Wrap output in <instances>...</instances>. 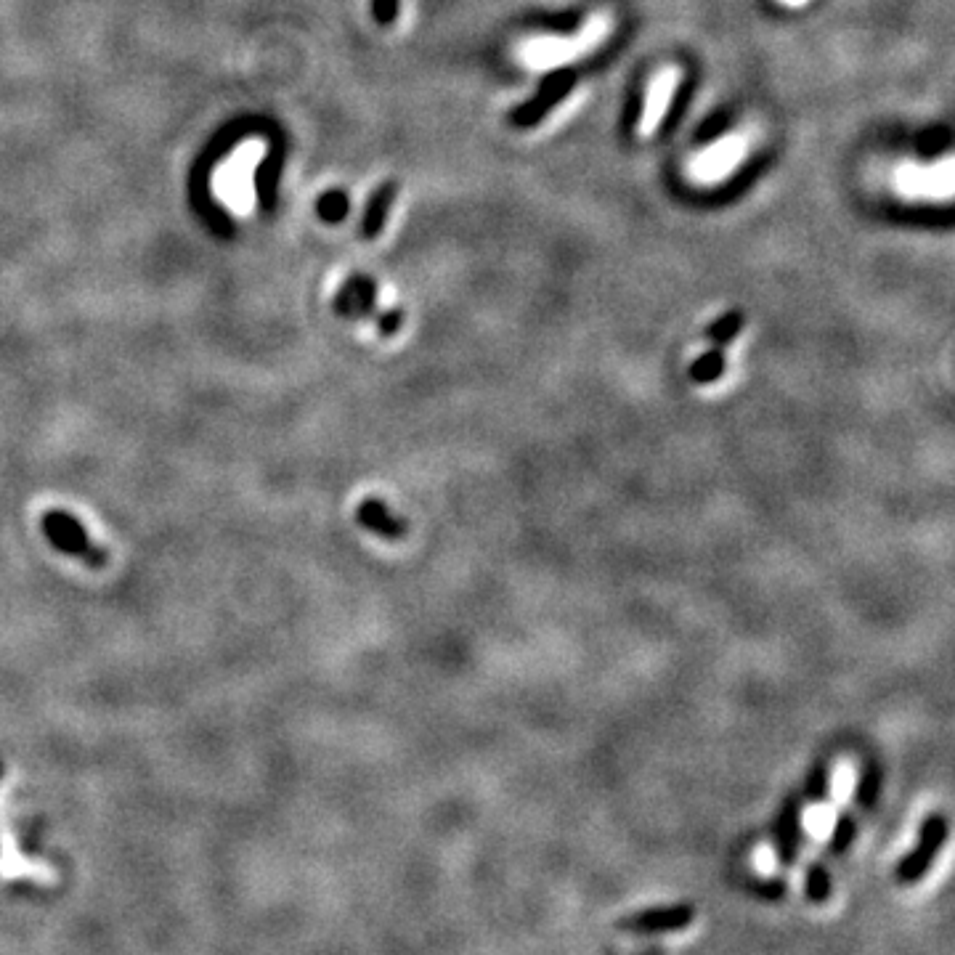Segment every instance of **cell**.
I'll return each instance as SVG.
<instances>
[{
	"instance_id": "cell-1",
	"label": "cell",
	"mask_w": 955,
	"mask_h": 955,
	"mask_svg": "<svg viewBox=\"0 0 955 955\" xmlns=\"http://www.w3.org/2000/svg\"><path fill=\"white\" fill-rule=\"evenodd\" d=\"M268 152V144L263 138H247L215 168L213 173V194L229 213L250 215L258 205L255 194V170L263 162Z\"/></svg>"
},
{
	"instance_id": "cell-2",
	"label": "cell",
	"mask_w": 955,
	"mask_h": 955,
	"mask_svg": "<svg viewBox=\"0 0 955 955\" xmlns=\"http://www.w3.org/2000/svg\"><path fill=\"white\" fill-rule=\"evenodd\" d=\"M40 531L46 536V542L54 547L56 552H62L67 558L80 560L83 566L99 571L109 563V550H104L101 544H96L88 534V528L62 507H51L43 512L40 518Z\"/></svg>"
},
{
	"instance_id": "cell-3",
	"label": "cell",
	"mask_w": 955,
	"mask_h": 955,
	"mask_svg": "<svg viewBox=\"0 0 955 955\" xmlns=\"http://www.w3.org/2000/svg\"><path fill=\"white\" fill-rule=\"evenodd\" d=\"M948 831V818H945L942 812L926 815L921 828H918L916 847L910 849L908 855L897 863V881H900V884H918V881L924 879L934 860H937V855L942 852V847H945Z\"/></svg>"
},
{
	"instance_id": "cell-4",
	"label": "cell",
	"mask_w": 955,
	"mask_h": 955,
	"mask_svg": "<svg viewBox=\"0 0 955 955\" xmlns=\"http://www.w3.org/2000/svg\"><path fill=\"white\" fill-rule=\"evenodd\" d=\"M693 918H696L693 905L677 902V905H656V908L629 913V916L619 918L616 926L627 934H669L688 929Z\"/></svg>"
},
{
	"instance_id": "cell-5",
	"label": "cell",
	"mask_w": 955,
	"mask_h": 955,
	"mask_svg": "<svg viewBox=\"0 0 955 955\" xmlns=\"http://www.w3.org/2000/svg\"><path fill=\"white\" fill-rule=\"evenodd\" d=\"M802 796L788 794L780 804L778 820L772 828V839H775V860L783 868H791L799 857L804 841V820H802Z\"/></svg>"
},
{
	"instance_id": "cell-6",
	"label": "cell",
	"mask_w": 955,
	"mask_h": 955,
	"mask_svg": "<svg viewBox=\"0 0 955 955\" xmlns=\"http://www.w3.org/2000/svg\"><path fill=\"white\" fill-rule=\"evenodd\" d=\"M573 88V72L571 69H555L552 75L544 77L542 88H539V96L534 101H528L518 112H512V123L518 125V128H531L539 120H544V115L550 112L555 104L566 99L568 93Z\"/></svg>"
},
{
	"instance_id": "cell-7",
	"label": "cell",
	"mask_w": 955,
	"mask_h": 955,
	"mask_svg": "<svg viewBox=\"0 0 955 955\" xmlns=\"http://www.w3.org/2000/svg\"><path fill=\"white\" fill-rule=\"evenodd\" d=\"M356 523L361 528H367L369 534L380 536L385 542H398L409 534V523L404 518H398L396 512L390 510L388 502H382L380 497L361 499L356 505Z\"/></svg>"
},
{
	"instance_id": "cell-8",
	"label": "cell",
	"mask_w": 955,
	"mask_h": 955,
	"mask_svg": "<svg viewBox=\"0 0 955 955\" xmlns=\"http://www.w3.org/2000/svg\"><path fill=\"white\" fill-rule=\"evenodd\" d=\"M377 303V287L369 279H351L343 290L337 292L335 311L348 319H364L375 311Z\"/></svg>"
},
{
	"instance_id": "cell-9",
	"label": "cell",
	"mask_w": 955,
	"mask_h": 955,
	"mask_svg": "<svg viewBox=\"0 0 955 955\" xmlns=\"http://www.w3.org/2000/svg\"><path fill=\"white\" fill-rule=\"evenodd\" d=\"M725 372H727L725 351L714 345L711 351L701 353V356L690 364L688 377L696 382V385H711V382H717L719 377L725 375Z\"/></svg>"
},
{
	"instance_id": "cell-10",
	"label": "cell",
	"mask_w": 955,
	"mask_h": 955,
	"mask_svg": "<svg viewBox=\"0 0 955 955\" xmlns=\"http://www.w3.org/2000/svg\"><path fill=\"white\" fill-rule=\"evenodd\" d=\"M881 783H884V772H881L879 762L876 759H868L863 764V772H860V780H857L855 788V802L863 807V810H873L876 802H879L881 796Z\"/></svg>"
},
{
	"instance_id": "cell-11",
	"label": "cell",
	"mask_w": 955,
	"mask_h": 955,
	"mask_svg": "<svg viewBox=\"0 0 955 955\" xmlns=\"http://www.w3.org/2000/svg\"><path fill=\"white\" fill-rule=\"evenodd\" d=\"M393 197H396V186L393 184H385L375 191V197H372L367 207V218H364V234L367 237H377V231L385 226Z\"/></svg>"
},
{
	"instance_id": "cell-12",
	"label": "cell",
	"mask_w": 955,
	"mask_h": 955,
	"mask_svg": "<svg viewBox=\"0 0 955 955\" xmlns=\"http://www.w3.org/2000/svg\"><path fill=\"white\" fill-rule=\"evenodd\" d=\"M743 327H746V316H743L741 311H727V314H722L717 321H711L709 327H706V337H709L717 348H725V345H730L735 337L741 335Z\"/></svg>"
},
{
	"instance_id": "cell-13",
	"label": "cell",
	"mask_w": 955,
	"mask_h": 955,
	"mask_svg": "<svg viewBox=\"0 0 955 955\" xmlns=\"http://www.w3.org/2000/svg\"><path fill=\"white\" fill-rule=\"evenodd\" d=\"M804 799L812 804H823L831 799V767L828 762H815L804 778Z\"/></svg>"
},
{
	"instance_id": "cell-14",
	"label": "cell",
	"mask_w": 955,
	"mask_h": 955,
	"mask_svg": "<svg viewBox=\"0 0 955 955\" xmlns=\"http://www.w3.org/2000/svg\"><path fill=\"white\" fill-rule=\"evenodd\" d=\"M833 892V879L831 873L826 871V865L823 863H812L804 873V894H807V900L815 902V905H823V902L831 900Z\"/></svg>"
},
{
	"instance_id": "cell-15",
	"label": "cell",
	"mask_w": 955,
	"mask_h": 955,
	"mask_svg": "<svg viewBox=\"0 0 955 955\" xmlns=\"http://www.w3.org/2000/svg\"><path fill=\"white\" fill-rule=\"evenodd\" d=\"M857 839V820L855 815H849V812H841L836 823H833V831L828 836V849H831V855L841 857L844 852H849V847L855 844Z\"/></svg>"
},
{
	"instance_id": "cell-16",
	"label": "cell",
	"mask_w": 955,
	"mask_h": 955,
	"mask_svg": "<svg viewBox=\"0 0 955 955\" xmlns=\"http://www.w3.org/2000/svg\"><path fill=\"white\" fill-rule=\"evenodd\" d=\"M401 327H404V314H401V311H382V314L377 316V329H380V335L385 337L396 335Z\"/></svg>"
},
{
	"instance_id": "cell-17",
	"label": "cell",
	"mask_w": 955,
	"mask_h": 955,
	"mask_svg": "<svg viewBox=\"0 0 955 955\" xmlns=\"http://www.w3.org/2000/svg\"><path fill=\"white\" fill-rule=\"evenodd\" d=\"M319 210H321V215H324V218H329V221H335V218H343V215H345V199L340 197V194H327V197L321 199Z\"/></svg>"
},
{
	"instance_id": "cell-18",
	"label": "cell",
	"mask_w": 955,
	"mask_h": 955,
	"mask_svg": "<svg viewBox=\"0 0 955 955\" xmlns=\"http://www.w3.org/2000/svg\"><path fill=\"white\" fill-rule=\"evenodd\" d=\"M786 884H783V881H778V879H764V881H759L757 884V894L759 897H764V900H783V897H786Z\"/></svg>"
},
{
	"instance_id": "cell-19",
	"label": "cell",
	"mask_w": 955,
	"mask_h": 955,
	"mask_svg": "<svg viewBox=\"0 0 955 955\" xmlns=\"http://www.w3.org/2000/svg\"><path fill=\"white\" fill-rule=\"evenodd\" d=\"M375 11L382 22H393V16H396L398 11V3L396 0H375Z\"/></svg>"
},
{
	"instance_id": "cell-20",
	"label": "cell",
	"mask_w": 955,
	"mask_h": 955,
	"mask_svg": "<svg viewBox=\"0 0 955 955\" xmlns=\"http://www.w3.org/2000/svg\"><path fill=\"white\" fill-rule=\"evenodd\" d=\"M727 123V115H717V117H711L709 123L703 125V130H698V138H711L714 136V133H719V128H722V125Z\"/></svg>"
}]
</instances>
